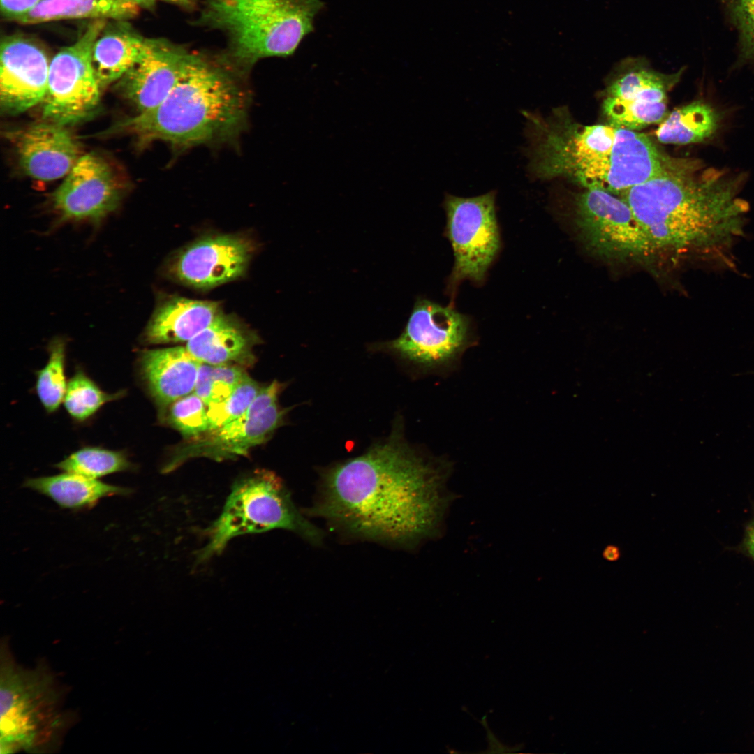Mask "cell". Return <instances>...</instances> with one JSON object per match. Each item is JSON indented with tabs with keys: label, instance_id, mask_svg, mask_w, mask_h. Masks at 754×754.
I'll return each instance as SVG.
<instances>
[{
	"label": "cell",
	"instance_id": "1",
	"mask_svg": "<svg viewBox=\"0 0 754 754\" xmlns=\"http://www.w3.org/2000/svg\"><path fill=\"white\" fill-rule=\"evenodd\" d=\"M446 463L427 461L396 436L323 475L311 515L364 538L416 545L440 537L455 498Z\"/></svg>",
	"mask_w": 754,
	"mask_h": 754
},
{
	"label": "cell",
	"instance_id": "2",
	"mask_svg": "<svg viewBox=\"0 0 754 754\" xmlns=\"http://www.w3.org/2000/svg\"><path fill=\"white\" fill-rule=\"evenodd\" d=\"M739 179L693 159L619 196L657 251H695L721 257L741 235L748 204L739 197Z\"/></svg>",
	"mask_w": 754,
	"mask_h": 754
},
{
	"label": "cell",
	"instance_id": "3",
	"mask_svg": "<svg viewBox=\"0 0 754 754\" xmlns=\"http://www.w3.org/2000/svg\"><path fill=\"white\" fill-rule=\"evenodd\" d=\"M531 179H568L585 189L620 195L662 174L679 158L664 154L646 135L611 124L583 125L557 109L548 117L524 111Z\"/></svg>",
	"mask_w": 754,
	"mask_h": 754
},
{
	"label": "cell",
	"instance_id": "4",
	"mask_svg": "<svg viewBox=\"0 0 754 754\" xmlns=\"http://www.w3.org/2000/svg\"><path fill=\"white\" fill-rule=\"evenodd\" d=\"M246 107L245 91L235 78L195 54L164 101L117 123L108 133L130 134L142 144L163 140L184 149L234 136L244 123Z\"/></svg>",
	"mask_w": 754,
	"mask_h": 754
},
{
	"label": "cell",
	"instance_id": "5",
	"mask_svg": "<svg viewBox=\"0 0 754 754\" xmlns=\"http://www.w3.org/2000/svg\"><path fill=\"white\" fill-rule=\"evenodd\" d=\"M323 6L320 0H207L200 22L226 35L228 57L245 70L261 59L293 54Z\"/></svg>",
	"mask_w": 754,
	"mask_h": 754
},
{
	"label": "cell",
	"instance_id": "6",
	"mask_svg": "<svg viewBox=\"0 0 754 754\" xmlns=\"http://www.w3.org/2000/svg\"><path fill=\"white\" fill-rule=\"evenodd\" d=\"M63 706V693L49 671L24 669L1 652V753L56 748L72 720Z\"/></svg>",
	"mask_w": 754,
	"mask_h": 754
},
{
	"label": "cell",
	"instance_id": "7",
	"mask_svg": "<svg viewBox=\"0 0 754 754\" xmlns=\"http://www.w3.org/2000/svg\"><path fill=\"white\" fill-rule=\"evenodd\" d=\"M293 531L318 544L323 533L297 508L290 492L274 472L257 469L237 480L223 510L206 531L199 561L220 554L234 538L273 529Z\"/></svg>",
	"mask_w": 754,
	"mask_h": 754
},
{
	"label": "cell",
	"instance_id": "8",
	"mask_svg": "<svg viewBox=\"0 0 754 754\" xmlns=\"http://www.w3.org/2000/svg\"><path fill=\"white\" fill-rule=\"evenodd\" d=\"M106 23V20H94L73 44L51 59L42 102L44 120L66 126L83 121L96 111L101 87L91 65V50Z\"/></svg>",
	"mask_w": 754,
	"mask_h": 754
},
{
	"label": "cell",
	"instance_id": "9",
	"mask_svg": "<svg viewBox=\"0 0 754 754\" xmlns=\"http://www.w3.org/2000/svg\"><path fill=\"white\" fill-rule=\"evenodd\" d=\"M575 223L593 254L609 260H642L657 252L621 198L599 189H585L575 205Z\"/></svg>",
	"mask_w": 754,
	"mask_h": 754
},
{
	"label": "cell",
	"instance_id": "10",
	"mask_svg": "<svg viewBox=\"0 0 754 754\" xmlns=\"http://www.w3.org/2000/svg\"><path fill=\"white\" fill-rule=\"evenodd\" d=\"M495 198L494 191L471 198L445 197L446 234L454 256L449 279L453 291L463 280L483 281L499 250Z\"/></svg>",
	"mask_w": 754,
	"mask_h": 754
},
{
	"label": "cell",
	"instance_id": "11",
	"mask_svg": "<svg viewBox=\"0 0 754 754\" xmlns=\"http://www.w3.org/2000/svg\"><path fill=\"white\" fill-rule=\"evenodd\" d=\"M683 71L681 68L665 74L651 68L643 59L623 61L603 99V113L609 124L633 131L660 124L667 115V91Z\"/></svg>",
	"mask_w": 754,
	"mask_h": 754
},
{
	"label": "cell",
	"instance_id": "12",
	"mask_svg": "<svg viewBox=\"0 0 754 754\" xmlns=\"http://www.w3.org/2000/svg\"><path fill=\"white\" fill-rule=\"evenodd\" d=\"M126 186L105 158L82 155L51 196L52 208L59 223H98L117 210Z\"/></svg>",
	"mask_w": 754,
	"mask_h": 754
},
{
	"label": "cell",
	"instance_id": "13",
	"mask_svg": "<svg viewBox=\"0 0 754 754\" xmlns=\"http://www.w3.org/2000/svg\"><path fill=\"white\" fill-rule=\"evenodd\" d=\"M469 332L465 315L422 300L416 302L403 333L387 346L409 362L436 367L458 356L467 346Z\"/></svg>",
	"mask_w": 754,
	"mask_h": 754
},
{
	"label": "cell",
	"instance_id": "14",
	"mask_svg": "<svg viewBox=\"0 0 754 754\" xmlns=\"http://www.w3.org/2000/svg\"><path fill=\"white\" fill-rule=\"evenodd\" d=\"M255 245L239 235L204 236L168 263V274L188 286L206 290L235 280L246 272Z\"/></svg>",
	"mask_w": 754,
	"mask_h": 754
},
{
	"label": "cell",
	"instance_id": "15",
	"mask_svg": "<svg viewBox=\"0 0 754 754\" xmlns=\"http://www.w3.org/2000/svg\"><path fill=\"white\" fill-rule=\"evenodd\" d=\"M195 54L168 40L146 38L138 61L117 83V89L138 113L160 104L188 70Z\"/></svg>",
	"mask_w": 754,
	"mask_h": 754
},
{
	"label": "cell",
	"instance_id": "16",
	"mask_svg": "<svg viewBox=\"0 0 754 754\" xmlns=\"http://www.w3.org/2000/svg\"><path fill=\"white\" fill-rule=\"evenodd\" d=\"M284 414L277 402L256 415L243 414L220 428L186 439L175 448L162 471L171 472L192 458L221 461L246 456L251 448L268 439L282 423Z\"/></svg>",
	"mask_w": 754,
	"mask_h": 754
},
{
	"label": "cell",
	"instance_id": "17",
	"mask_svg": "<svg viewBox=\"0 0 754 754\" xmlns=\"http://www.w3.org/2000/svg\"><path fill=\"white\" fill-rule=\"evenodd\" d=\"M50 62L44 50L28 38L10 36L2 40L0 102L3 112L18 114L43 102Z\"/></svg>",
	"mask_w": 754,
	"mask_h": 754
},
{
	"label": "cell",
	"instance_id": "18",
	"mask_svg": "<svg viewBox=\"0 0 754 754\" xmlns=\"http://www.w3.org/2000/svg\"><path fill=\"white\" fill-rule=\"evenodd\" d=\"M19 165L30 177L52 181L66 177L82 156L65 126L45 120L9 133Z\"/></svg>",
	"mask_w": 754,
	"mask_h": 754
},
{
	"label": "cell",
	"instance_id": "19",
	"mask_svg": "<svg viewBox=\"0 0 754 754\" xmlns=\"http://www.w3.org/2000/svg\"><path fill=\"white\" fill-rule=\"evenodd\" d=\"M200 364L180 346L145 350L139 358L142 378L161 409L194 390Z\"/></svg>",
	"mask_w": 754,
	"mask_h": 754
},
{
	"label": "cell",
	"instance_id": "20",
	"mask_svg": "<svg viewBox=\"0 0 754 754\" xmlns=\"http://www.w3.org/2000/svg\"><path fill=\"white\" fill-rule=\"evenodd\" d=\"M223 312L219 302L169 296L155 308L143 333L149 344L188 342Z\"/></svg>",
	"mask_w": 754,
	"mask_h": 754
},
{
	"label": "cell",
	"instance_id": "21",
	"mask_svg": "<svg viewBox=\"0 0 754 754\" xmlns=\"http://www.w3.org/2000/svg\"><path fill=\"white\" fill-rule=\"evenodd\" d=\"M258 341L256 334L239 319L222 313L186 348L200 362L243 367L254 362L253 348Z\"/></svg>",
	"mask_w": 754,
	"mask_h": 754
},
{
	"label": "cell",
	"instance_id": "22",
	"mask_svg": "<svg viewBox=\"0 0 754 754\" xmlns=\"http://www.w3.org/2000/svg\"><path fill=\"white\" fill-rule=\"evenodd\" d=\"M145 40L126 20L106 23L91 50V65L101 89L131 69L140 57Z\"/></svg>",
	"mask_w": 754,
	"mask_h": 754
},
{
	"label": "cell",
	"instance_id": "23",
	"mask_svg": "<svg viewBox=\"0 0 754 754\" xmlns=\"http://www.w3.org/2000/svg\"><path fill=\"white\" fill-rule=\"evenodd\" d=\"M24 487L47 496L63 508L79 510L93 507L101 499L128 496L133 490L105 483L75 473L28 478Z\"/></svg>",
	"mask_w": 754,
	"mask_h": 754
},
{
	"label": "cell",
	"instance_id": "24",
	"mask_svg": "<svg viewBox=\"0 0 754 754\" xmlns=\"http://www.w3.org/2000/svg\"><path fill=\"white\" fill-rule=\"evenodd\" d=\"M140 10L130 0H40L15 22L33 24L70 19L128 20Z\"/></svg>",
	"mask_w": 754,
	"mask_h": 754
},
{
	"label": "cell",
	"instance_id": "25",
	"mask_svg": "<svg viewBox=\"0 0 754 754\" xmlns=\"http://www.w3.org/2000/svg\"><path fill=\"white\" fill-rule=\"evenodd\" d=\"M720 114L704 101H693L667 115L656 131L665 144L688 145L712 138L720 127Z\"/></svg>",
	"mask_w": 754,
	"mask_h": 754
},
{
	"label": "cell",
	"instance_id": "26",
	"mask_svg": "<svg viewBox=\"0 0 754 754\" xmlns=\"http://www.w3.org/2000/svg\"><path fill=\"white\" fill-rule=\"evenodd\" d=\"M54 466L64 472L95 479L114 473L135 470V466L122 451L95 446L82 448Z\"/></svg>",
	"mask_w": 754,
	"mask_h": 754
},
{
	"label": "cell",
	"instance_id": "27",
	"mask_svg": "<svg viewBox=\"0 0 754 754\" xmlns=\"http://www.w3.org/2000/svg\"><path fill=\"white\" fill-rule=\"evenodd\" d=\"M49 358L43 368L36 371L35 389L45 411L55 412L64 401L68 382L65 376L66 341L60 337L48 346Z\"/></svg>",
	"mask_w": 754,
	"mask_h": 754
},
{
	"label": "cell",
	"instance_id": "28",
	"mask_svg": "<svg viewBox=\"0 0 754 754\" xmlns=\"http://www.w3.org/2000/svg\"><path fill=\"white\" fill-rule=\"evenodd\" d=\"M124 392H105L82 370L77 369L68 382L63 401L71 417L83 422L93 416L106 403L122 397Z\"/></svg>",
	"mask_w": 754,
	"mask_h": 754
},
{
	"label": "cell",
	"instance_id": "29",
	"mask_svg": "<svg viewBox=\"0 0 754 754\" xmlns=\"http://www.w3.org/2000/svg\"><path fill=\"white\" fill-rule=\"evenodd\" d=\"M161 415L186 439L196 438L209 429L207 404L194 392L163 408Z\"/></svg>",
	"mask_w": 754,
	"mask_h": 754
},
{
	"label": "cell",
	"instance_id": "30",
	"mask_svg": "<svg viewBox=\"0 0 754 754\" xmlns=\"http://www.w3.org/2000/svg\"><path fill=\"white\" fill-rule=\"evenodd\" d=\"M261 387L246 375L225 399L207 406L209 430L220 428L239 418L246 411Z\"/></svg>",
	"mask_w": 754,
	"mask_h": 754
},
{
	"label": "cell",
	"instance_id": "31",
	"mask_svg": "<svg viewBox=\"0 0 754 754\" xmlns=\"http://www.w3.org/2000/svg\"><path fill=\"white\" fill-rule=\"evenodd\" d=\"M246 375L242 367L238 365H214L210 404L219 402L229 397Z\"/></svg>",
	"mask_w": 754,
	"mask_h": 754
},
{
	"label": "cell",
	"instance_id": "32",
	"mask_svg": "<svg viewBox=\"0 0 754 754\" xmlns=\"http://www.w3.org/2000/svg\"><path fill=\"white\" fill-rule=\"evenodd\" d=\"M748 52L754 57V0H730Z\"/></svg>",
	"mask_w": 754,
	"mask_h": 754
},
{
	"label": "cell",
	"instance_id": "33",
	"mask_svg": "<svg viewBox=\"0 0 754 754\" xmlns=\"http://www.w3.org/2000/svg\"><path fill=\"white\" fill-rule=\"evenodd\" d=\"M40 0H0L2 15L16 21L32 9Z\"/></svg>",
	"mask_w": 754,
	"mask_h": 754
},
{
	"label": "cell",
	"instance_id": "34",
	"mask_svg": "<svg viewBox=\"0 0 754 754\" xmlns=\"http://www.w3.org/2000/svg\"><path fill=\"white\" fill-rule=\"evenodd\" d=\"M214 365L201 362L193 392L208 406L211 402V378Z\"/></svg>",
	"mask_w": 754,
	"mask_h": 754
},
{
	"label": "cell",
	"instance_id": "35",
	"mask_svg": "<svg viewBox=\"0 0 754 754\" xmlns=\"http://www.w3.org/2000/svg\"><path fill=\"white\" fill-rule=\"evenodd\" d=\"M742 547L744 552L754 560V519L746 526Z\"/></svg>",
	"mask_w": 754,
	"mask_h": 754
},
{
	"label": "cell",
	"instance_id": "36",
	"mask_svg": "<svg viewBox=\"0 0 754 754\" xmlns=\"http://www.w3.org/2000/svg\"><path fill=\"white\" fill-rule=\"evenodd\" d=\"M603 557L610 562L616 561L621 557L620 548L614 545H609L603 552Z\"/></svg>",
	"mask_w": 754,
	"mask_h": 754
},
{
	"label": "cell",
	"instance_id": "37",
	"mask_svg": "<svg viewBox=\"0 0 754 754\" xmlns=\"http://www.w3.org/2000/svg\"><path fill=\"white\" fill-rule=\"evenodd\" d=\"M140 8H149L152 7L156 0H130Z\"/></svg>",
	"mask_w": 754,
	"mask_h": 754
},
{
	"label": "cell",
	"instance_id": "38",
	"mask_svg": "<svg viewBox=\"0 0 754 754\" xmlns=\"http://www.w3.org/2000/svg\"><path fill=\"white\" fill-rule=\"evenodd\" d=\"M166 1L175 3L181 6H189L193 4L194 0H164Z\"/></svg>",
	"mask_w": 754,
	"mask_h": 754
}]
</instances>
